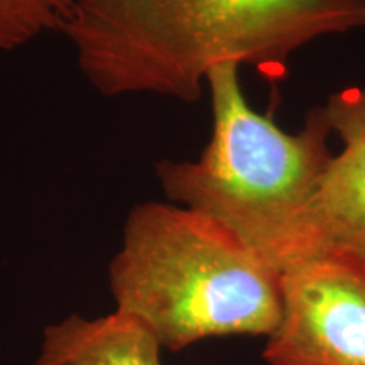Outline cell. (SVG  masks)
<instances>
[{"label":"cell","mask_w":365,"mask_h":365,"mask_svg":"<svg viewBox=\"0 0 365 365\" xmlns=\"http://www.w3.org/2000/svg\"><path fill=\"white\" fill-rule=\"evenodd\" d=\"M78 0H0V49L14 51L65 26Z\"/></svg>","instance_id":"obj_7"},{"label":"cell","mask_w":365,"mask_h":365,"mask_svg":"<svg viewBox=\"0 0 365 365\" xmlns=\"http://www.w3.org/2000/svg\"><path fill=\"white\" fill-rule=\"evenodd\" d=\"M323 110L344 149L319 181L309 213L314 252L365 261V86L333 93Z\"/></svg>","instance_id":"obj_5"},{"label":"cell","mask_w":365,"mask_h":365,"mask_svg":"<svg viewBox=\"0 0 365 365\" xmlns=\"http://www.w3.org/2000/svg\"><path fill=\"white\" fill-rule=\"evenodd\" d=\"M161 350L148 328L113 309L97 318L71 314L46 327L31 365H161Z\"/></svg>","instance_id":"obj_6"},{"label":"cell","mask_w":365,"mask_h":365,"mask_svg":"<svg viewBox=\"0 0 365 365\" xmlns=\"http://www.w3.org/2000/svg\"><path fill=\"white\" fill-rule=\"evenodd\" d=\"M108 287L117 312L170 352L215 336H271L282 317V274L223 223L176 203L130 210Z\"/></svg>","instance_id":"obj_2"},{"label":"cell","mask_w":365,"mask_h":365,"mask_svg":"<svg viewBox=\"0 0 365 365\" xmlns=\"http://www.w3.org/2000/svg\"><path fill=\"white\" fill-rule=\"evenodd\" d=\"M271 365H365V261L328 252L282 274V317L267 336Z\"/></svg>","instance_id":"obj_4"},{"label":"cell","mask_w":365,"mask_h":365,"mask_svg":"<svg viewBox=\"0 0 365 365\" xmlns=\"http://www.w3.org/2000/svg\"><path fill=\"white\" fill-rule=\"evenodd\" d=\"M213 127L195 161H161L156 175L171 203L215 218L284 274L317 257L309 213L333 154L331 127L314 108L298 134L250 107L239 66L207 76Z\"/></svg>","instance_id":"obj_3"},{"label":"cell","mask_w":365,"mask_h":365,"mask_svg":"<svg viewBox=\"0 0 365 365\" xmlns=\"http://www.w3.org/2000/svg\"><path fill=\"white\" fill-rule=\"evenodd\" d=\"M359 29L365 0H78L61 33L105 97L193 103L213 68L282 78L298 49Z\"/></svg>","instance_id":"obj_1"}]
</instances>
